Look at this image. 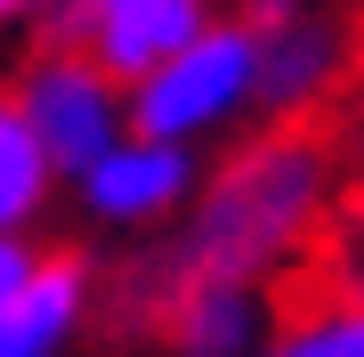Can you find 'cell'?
I'll use <instances>...</instances> for the list:
<instances>
[{"label": "cell", "instance_id": "obj_9", "mask_svg": "<svg viewBox=\"0 0 364 357\" xmlns=\"http://www.w3.org/2000/svg\"><path fill=\"white\" fill-rule=\"evenodd\" d=\"M251 357H364V317H356V309H324V317L275 333V341L251 349Z\"/></svg>", "mask_w": 364, "mask_h": 357}, {"label": "cell", "instance_id": "obj_10", "mask_svg": "<svg viewBox=\"0 0 364 357\" xmlns=\"http://www.w3.org/2000/svg\"><path fill=\"white\" fill-rule=\"evenodd\" d=\"M25 268H33V252L16 244V236H0V301L16 292V276H25Z\"/></svg>", "mask_w": 364, "mask_h": 357}, {"label": "cell", "instance_id": "obj_7", "mask_svg": "<svg viewBox=\"0 0 364 357\" xmlns=\"http://www.w3.org/2000/svg\"><path fill=\"white\" fill-rule=\"evenodd\" d=\"M154 325L170 333L178 357H251L259 349V284H186L154 309Z\"/></svg>", "mask_w": 364, "mask_h": 357}, {"label": "cell", "instance_id": "obj_8", "mask_svg": "<svg viewBox=\"0 0 364 357\" xmlns=\"http://www.w3.org/2000/svg\"><path fill=\"white\" fill-rule=\"evenodd\" d=\"M41 195H49V162H41L33 130L16 122V106L0 98V236H16L41 212Z\"/></svg>", "mask_w": 364, "mask_h": 357}, {"label": "cell", "instance_id": "obj_6", "mask_svg": "<svg viewBox=\"0 0 364 357\" xmlns=\"http://www.w3.org/2000/svg\"><path fill=\"white\" fill-rule=\"evenodd\" d=\"M81 309H90V268L73 252L33 260L16 292L0 301V357H57V341L81 325Z\"/></svg>", "mask_w": 364, "mask_h": 357}, {"label": "cell", "instance_id": "obj_1", "mask_svg": "<svg viewBox=\"0 0 364 357\" xmlns=\"http://www.w3.org/2000/svg\"><path fill=\"white\" fill-rule=\"evenodd\" d=\"M332 179H340V138L316 114L275 122L267 138H251L243 155L210 179L195 227H186L154 268L130 276V301L154 317L170 292H186V284H259V276H275V268L324 227Z\"/></svg>", "mask_w": 364, "mask_h": 357}, {"label": "cell", "instance_id": "obj_3", "mask_svg": "<svg viewBox=\"0 0 364 357\" xmlns=\"http://www.w3.org/2000/svg\"><path fill=\"white\" fill-rule=\"evenodd\" d=\"M9 106L33 130L41 162H49V171H73V179L122 138V98H114V81H105L81 49H41L25 66V90H16Z\"/></svg>", "mask_w": 364, "mask_h": 357}, {"label": "cell", "instance_id": "obj_5", "mask_svg": "<svg viewBox=\"0 0 364 357\" xmlns=\"http://www.w3.org/2000/svg\"><path fill=\"white\" fill-rule=\"evenodd\" d=\"M186 187H195V155L186 146H162V138H138V130L114 138L81 171V195H90L97 219H162Z\"/></svg>", "mask_w": 364, "mask_h": 357}, {"label": "cell", "instance_id": "obj_11", "mask_svg": "<svg viewBox=\"0 0 364 357\" xmlns=\"http://www.w3.org/2000/svg\"><path fill=\"white\" fill-rule=\"evenodd\" d=\"M25 9H49V0H0V25H9V16H25Z\"/></svg>", "mask_w": 364, "mask_h": 357}, {"label": "cell", "instance_id": "obj_2", "mask_svg": "<svg viewBox=\"0 0 364 357\" xmlns=\"http://www.w3.org/2000/svg\"><path fill=\"white\" fill-rule=\"evenodd\" d=\"M251 73H259V41H251L243 16H219L203 25L186 49H170L154 73L130 81V130L138 138H162V146H186L203 130H219L251 106Z\"/></svg>", "mask_w": 364, "mask_h": 357}, {"label": "cell", "instance_id": "obj_4", "mask_svg": "<svg viewBox=\"0 0 364 357\" xmlns=\"http://www.w3.org/2000/svg\"><path fill=\"white\" fill-rule=\"evenodd\" d=\"M259 41V73H251V106H267L275 122H299V114H324V98L348 81V25L324 9H299L284 25L251 33Z\"/></svg>", "mask_w": 364, "mask_h": 357}]
</instances>
